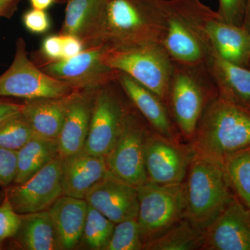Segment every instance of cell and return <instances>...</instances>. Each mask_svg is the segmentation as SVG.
<instances>
[{
    "label": "cell",
    "mask_w": 250,
    "mask_h": 250,
    "mask_svg": "<svg viewBox=\"0 0 250 250\" xmlns=\"http://www.w3.org/2000/svg\"><path fill=\"white\" fill-rule=\"evenodd\" d=\"M189 146L195 155L223 164L250 147V111L218 96L202 113Z\"/></svg>",
    "instance_id": "cell-1"
},
{
    "label": "cell",
    "mask_w": 250,
    "mask_h": 250,
    "mask_svg": "<svg viewBox=\"0 0 250 250\" xmlns=\"http://www.w3.org/2000/svg\"><path fill=\"white\" fill-rule=\"evenodd\" d=\"M165 24L164 0H106L104 47L160 42Z\"/></svg>",
    "instance_id": "cell-2"
},
{
    "label": "cell",
    "mask_w": 250,
    "mask_h": 250,
    "mask_svg": "<svg viewBox=\"0 0 250 250\" xmlns=\"http://www.w3.org/2000/svg\"><path fill=\"white\" fill-rule=\"evenodd\" d=\"M184 185L185 218L204 231L234 196L223 164L195 154Z\"/></svg>",
    "instance_id": "cell-3"
},
{
    "label": "cell",
    "mask_w": 250,
    "mask_h": 250,
    "mask_svg": "<svg viewBox=\"0 0 250 250\" xmlns=\"http://www.w3.org/2000/svg\"><path fill=\"white\" fill-rule=\"evenodd\" d=\"M218 96L216 85L205 65L174 62L167 106L176 128L184 139L191 141L205 108Z\"/></svg>",
    "instance_id": "cell-4"
},
{
    "label": "cell",
    "mask_w": 250,
    "mask_h": 250,
    "mask_svg": "<svg viewBox=\"0 0 250 250\" xmlns=\"http://www.w3.org/2000/svg\"><path fill=\"white\" fill-rule=\"evenodd\" d=\"M103 62L127 74L167 105L174 62L160 42L126 49H104Z\"/></svg>",
    "instance_id": "cell-5"
},
{
    "label": "cell",
    "mask_w": 250,
    "mask_h": 250,
    "mask_svg": "<svg viewBox=\"0 0 250 250\" xmlns=\"http://www.w3.org/2000/svg\"><path fill=\"white\" fill-rule=\"evenodd\" d=\"M166 24L160 43L175 63L205 65L213 52L192 12L191 0H164Z\"/></svg>",
    "instance_id": "cell-6"
},
{
    "label": "cell",
    "mask_w": 250,
    "mask_h": 250,
    "mask_svg": "<svg viewBox=\"0 0 250 250\" xmlns=\"http://www.w3.org/2000/svg\"><path fill=\"white\" fill-rule=\"evenodd\" d=\"M137 189L139 202L137 220L145 246L185 218V190L184 182L175 185H159L147 182Z\"/></svg>",
    "instance_id": "cell-7"
},
{
    "label": "cell",
    "mask_w": 250,
    "mask_h": 250,
    "mask_svg": "<svg viewBox=\"0 0 250 250\" xmlns=\"http://www.w3.org/2000/svg\"><path fill=\"white\" fill-rule=\"evenodd\" d=\"M131 104L116 79L98 88L83 147L85 152L107 155L121 134Z\"/></svg>",
    "instance_id": "cell-8"
},
{
    "label": "cell",
    "mask_w": 250,
    "mask_h": 250,
    "mask_svg": "<svg viewBox=\"0 0 250 250\" xmlns=\"http://www.w3.org/2000/svg\"><path fill=\"white\" fill-rule=\"evenodd\" d=\"M151 127L131 104L119 137L106 158L111 173L134 187L147 182L145 164L146 139Z\"/></svg>",
    "instance_id": "cell-9"
},
{
    "label": "cell",
    "mask_w": 250,
    "mask_h": 250,
    "mask_svg": "<svg viewBox=\"0 0 250 250\" xmlns=\"http://www.w3.org/2000/svg\"><path fill=\"white\" fill-rule=\"evenodd\" d=\"M75 90L68 83L49 76L28 57L25 41H16V54L11 66L0 75V97L26 100L62 98Z\"/></svg>",
    "instance_id": "cell-10"
},
{
    "label": "cell",
    "mask_w": 250,
    "mask_h": 250,
    "mask_svg": "<svg viewBox=\"0 0 250 250\" xmlns=\"http://www.w3.org/2000/svg\"><path fill=\"white\" fill-rule=\"evenodd\" d=\"M193 156L190 146H182L151 129L145 149L148 182L159 185L183 183Z\"/></svg>",
    "instance_id": "cell-11"
},
{
    "label": "cell",
    "mask_w": 250,
    "mask_h": 250,
    "mask_svg": "<svg viewBox=\"0 0 250 250\" xmlns=\"http://www.w3.org/2000/svg\"><path fill=\"white\" fill-rule=\"evenodd\" d=\"M104 47L85 49L75 57L44 62L39 67L49 76L68 83L75 90L96 89L116 80L118 70L102 59Z\"/></svg>",
    "instance_id": "cell-12"
},
{
    "label": "cell",
    "mask_w": 250,
    "mask_h": 250,
    "mask_svg": "<svg viewBox=\"0 0 250 250\" xmlns=\"http://www.w3.org/2000/svg\"><path fill=\"white\" fill-rule=\"evenodd\" d=\"M62 158L59 156L22 184L6 190V196L19 214L48 210L62 195Z\"/></svg>",
    "instance_id": "cell-13"
},
{
    "label": "cell",
    "mask_w": 250,
    "mask_h": 250,
    "mask_svg": "<svg viewBox=\"0 0 250 250\" xmlns=\"http://www.w3.org/2000/svg\"><path fill=\"white\" fill-rule=\"evenodd\" d=\"M204 250H250V213L236 197L205 229Z\"/></svg>",
    "instance_id": "cell-14"
},
{
    "label": "cell",
    "mask_w": 250,
    "mask_h": 250,
    "mask_svg": "<svg viewBox=\"0 0 250 250\" xmlns=\"http://www.w3.org/2000/svg\"><path fill=\"white\" fill-rule=\"evenodd\" d=\"M200 23L214 53L228 62L250 68V33L223 21L218 11L205 6Z\"/></svg>",
    "instance_id": "cell-15"
},
{
    "label": "cell",
    "mask_w": 250,
    "mask_h": 250,
    "mask_svg": "<svg viewBox=\"0 0 250 250\" xmlns=\"http://www.w3.org/2000/svg\"><path fill=\"white\" fill-rule=\"evenodd\" d=\"M98 89L76 90L67 95L65 118L58 138L59 154L62 159L83 150Z\"/></svg>",
    "instance_id": "cell-16"
},
{
    "label": "cell",
    "mask_w": 250,
    "mask_h": 250,
    "mask_svg": "<svg viewBox=\"0 0 250 250\" xmlns=\"http://www.w3.org/2000/svg\"><path fill=\"white\" fill-rule=\"evenodd\" d=\"M85 200L88 205L115 224L137 218V188L125 183L111 173L92 189Z\"/></svg>",
    "instance_id": "cell-17"
},
{
    "label": "cell",
    "mask_w": 250,
    "mask_h": 250,
    "mask_svg": "<svg viewBox=\"0 0 250 250\" xmlns=\"http://www.w3.org/2000/svg\"><path fill=\"white\" fill-rule=\"evenodd\" d=\"M106 0H69L59 34L71 35L85 49L104 47Z\"/></svg>",
    "instance_id": "cell-18"
},
{
    "label": "cell",
    "mask_w": 250,
    "mask_h": 250,
    "mask_svg": "<svg viewBox=\"0 0 250 250\" xmlns=\"http://www.w3.org/2000/svg\"><path fill=\"white\" fill-rule=\"evenodd\" d=\"M116 80L125 95L153 131L167 139L177 141L176 128L167 105L157 95L127 74L118 71Z\"/></svg>",
    "instance_id": "cell-19"
},
{
    "label": "cell",
    "mask_w": 250,
    "mask_h": 250,
    "mask_svg": "<svg viewBox=\"0 0 250 250\" xmlns=\"http://www.w3.org/2000/svg\"><path fill=\"white\" fill-rule=\"evenodd\" d=\"M111 174L106 158L84 149L62 159V195L85 199L97 184Z\"/></svg>",
    "instance_id": "cell-20"
},
{
    "label": "cell",
    "mask_w": 250,
    "mask_h": 250,
    "mask_svg": "<svg viewBox=\"0 0 250 250\" xmlns=\"http://www.w3.org/2000/svg\"><path fill=\"white\" fill-rule=\"evenodd\" d=\"M205 66L218 90L219 97L250 111V68L228 62L212 52Z\"/></svg>",
    "instance_id": "cell-21"
},
{
    "label": "cell",
    "mask_w": 250,
    "mask_h": 250,
    "mask_svg": "<svg viewBox=\"0 0 250 250\" xmlns=\"http://www.w3.org/2000/svg\"><path fill=\"white\" fill-rule=\"evenodd\" d=\"M88 204L85 199L62 195L49 208L61 250H72L82 239Z\"/></svg>",
    "instance_id": "cell-22"
},
{
    "label": "cell",
    "mask_w": 250,
    "mask_h": 250,
    "mask_svg": "<svg viewBox=\"0 0 250 250\" xmlns=\"http://www.w3.org/2000/svg\"><path fill=\"white\" fill-rule=\"evenodd\" d=\"M67 97L36 99L23 104L21 115L36 136L58 140L65 118Z\"/></svg>",
    "instance_id": "cell-23"
},
{
    "label": "cell",
    "mask_w": 250,
    "mask_h": 250,
    "mask_svg": "<svg viewBox=\"0 0 250 250\" xmlns=\"http://www.w3.org/2000/svg\"><path fill=\"white\" fill-rule=\"evenodd\" d=\"M16 241L24 250H61L57 231L48 210L21 214Z\"/></svg>",
    "instance_id": "cell-24"
},
{
    "label": "cell",
    "mask_w": 250,
    "mask_h": 250,
    "mask_svg": "<svg viewBox=\"0 0 250 250\" xmlns=\"http://www.w3.org/2000/svg\"><path fill=\"white\" fill-rule=\"evenodd\" d=\"M58 155V140L44 139L35 135L17 151L14 183H24Z\"/></svg>",
    "instance_id": "cell-25"
},
{
    "label": "cell",
    "mask_w": 250,
    "mask_h": 250,
    "mask_svg": "<svg viewBox=\"0 0 250 250\" xmlns=\"http://www.w3.org/2000/svg\"><path fill=\"white\" fill-rule=\"evenodd\" d=\"M204 240V230L197 228L184 218L164 234L146 243L143 250H202Z\"/></svg>",
    "instance_id": "cell-26"
},
{
    "label": "cell",
    "mask_w": 250,
    "mask_h": 250,
    "mask_svg": "<svg viewBox=\"0 0 250 250\" xmlns=\"http://www.w3.org/2000/svg\"><path fill=\"white\" fill-rule=\"evenodd\" d=\"M223 165L233 195L250 210V147L231 154Z\"/></svg>",
    "instance_id": "cell-27"
},
{
    "label": "cell",
    "mask_w": 250,
    "mask_h": 250,
    "mask_svg": "<svg viewBox=\"0 0 250 250\" xmlns=\"http://www.w3.org/2000/svg\"><path fill=\"white\" fill-rule=\"evenodd\" d=\"M116 224L88 205L81 241L91 250H105Z\"/></svg>",
    "instance_id": "cell-28"
},
{
    "label": "cell",
    "mask_w": 250,
    "mask_h": 250,
    "mask_svg": "<svg viewBox=\"0 0 250 250\" xmlns=\"http://www.w3.org/2000/svg\"><path fill=\"white\" fill-rule=\"evenodd\" d=\"M35 136L32 128L20 114L0 125V147L18 151Z\"/></svg>",
    "instance_id": "cell-29"
},
{
    "label": "cell",
    "mask_w": 250,
    "mask_h": 250,
    "mask_svg": "<svg viewBox=\"0 0 250 250\" xmlns=\"http://www.w3.org/2000/svg\"><path fill=\"white\" fill-rule=\"evenodd\" d=\"M143 247L137 218H134L116 224L105 250H141Z\"/></svg>",
    "instance_id": "cell-30"
},
{
    "label": "cell",
    "mask_w": 250,
    "mask_h": 250,
    "mask_svg": "<svg viewBox=\"0 0 250 250\" xmlns=\"http://www.w3.org/2000/svg\"><path fill=\"white\" fill-rule=\"evenodd\" d=\"M21 223V214L17 213L5 195L0 205V243L16 236Z\"/></svg>",
    "instance_id": "cell-31"
},
{
    "label": "cell",
    "mask_w": 250,
    "mask_h": 250,
    "mask_svg": "<svg viewBox=\"0 0 250 250\" xmlns=\"http://www.w3.org/2000/svg\"><path fill=\"white\" fill-rule=\"evenodd\" d=\"M246 0H219L218 14L225 22L243 27Z\"/></svg>",
    "instance_id": "cell-32"
},
{
    "label": "cell",
    "mask_w": 250,
    "mask_h": 250,
    "mask_svg": "<svg viewBox=\"0 0 250 250\" xmlns=\"http://www.w3.org/2000/svg\"><path fill=\"white\" fill-rule=\"evenodd\" d=\"M17 172V151L0 147V186L14 182Z\"/></svg>",
    "instance_id": "cell-33"
},
{
    "label": "cell",
    "mask_w": 250,
    "mask_h": 250,
    "mask_svg": "<svg viewBox=\"0 0 250 250\" xmlns=\"http://www.w3.org/2000/svg\"><path fill=\"white\" fill-rule=\"evenodd\" d=\"M22 22L26 29L33 34H45L51 27L50 18L45 10L33 8L26 11L23 15Z\"/></svg>",
    "instance_id": "cell-34"
},
{
    "label": "cell",
    "mask_w": 250,
    "mask_h": 250,
    "mask_svg": "<svg viewBox=\"0 0 250 250\" xmlns=\"http://www.w3.org/2000/svg\"><path fill=\"white\" fill-rule=\"evenodd\" d=\"M45 62H57L62 58V37L59 35H51L42 41L40 51Z\"/></svg>",
    "instance_id": "cell-35"
},
{
    "label": "cell",
    "mask_w": 250,
    "mask_h": 250,
    "mask_svg": "<svg viewBox=\"0 0 250 250\" xmlns=\"http://www.w3.org/2000/svg\"><path fill=\"white\" fill-rule=\"evenodd\" d=\"M62 36V59L72 58L84 50V45L78 38L71 35Z\"/></svg>",
    "instance_id": "cell-36"
},
{
    "label": "cell",
    "mask_w": 250,
    "mask_h": 250,
    "mask_svg": "<svg viewBox=\"0 0 250 250\" xmlns=\"http://www.w3.org/2000/svg\"><path fill=\"white\" fill-rule=\"evenodd\" d=\"M22 104L0 101V125L4 122L21 114Z\"/></svg>",
    "instance_id": "cell-37"
},
{
    "label": "cell",
    "mask_w": 250,
    "mask_h": 250,
    "mask_svg": "<svg viewBox=\"0 0 250 250\" xmlns=\"http://www.w3.org/2000/svg\"><path fill=\"white\" fill-rule=\"evenodd\" d=\"M16 0H0V16H8L12 12Z\"/></svg>",
    "instance_id": "cell-38"
},
{
    "label": "cell",
    "mask_w": 250,
    "mask_h": 250,
    "mask_svg": "<svg viewBox=\"0 0 250 250\" xmlns=\"http://www.w3.org/2000/svg\"><path fill=\"white\" fill-rule=\"evenodd\" d=\"M55 0H30V3L34 9L45 10L54 4Z\"/></svg>",
    "instance_id": "cell-39"
},
{
    "label": "cell",
    "mask_w": 250,
    "mask_h": 250,
    "mask_svg": "<svg viewBox=\"0 0 250 250\" xmlns=\"http://www.w3.org/2000/svg\"><path fill=\"white\" fill-rule=\"evenodd\" d=\"M243 27L250 33V0H246Z\"/></svg>",
    "instance_id": "cell-40"
},
{
    "label": "cell",
    "mask_w": 250,
    "mask_h": 250,
    "mask_svg": "<svg viewBox=\"0 0 250 250\" xmlns=\"http://www.w3.org/2000/svg\"><path fill=\"white\" fill-rule=\"evenodd\" d=\"M1 243H0V250H1Z\"/></svg>",
    "instance_id": "cell-41"
},
{
    "label": "cell",
    "mask_w": 250,
    "mask_h": 250,
    "mask_svg": "<svg viewBox=\"0 0 250 250\" xmlns=\"http://www.w3.org/2000/svg\"></svg>",
    "instance_id": "cell-42"
}]
</instances>
